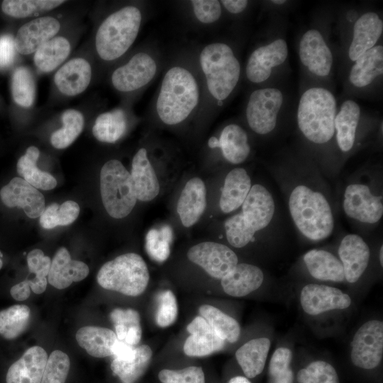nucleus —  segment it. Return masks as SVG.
<instances>
[{
  "label": "nucleus",
  "instance_id": "41",
  "mask_svg": "<svg viewBox=\"0 0 383 383\" xmlns=\"http://www.w3.org/2000/svg\"><path fill=\"white\" fill-rule=\"evenodd\" d=\"M62 126L50 136V143L56 149H65L71 145L82 133L84 126L83 113L75 109L65 110L61 115Z\"/></svg>",
  "mask_w": 383,
  "mask_h": 383
},
{
  "label": "nucleus",
  "instance_id": "35",
  "mask_svg": "<svg viewBox=\"0 0 383 383\" xmlns=\"http://www.w3.org/2000/svg\"><path fill=\"white\" fill-rule=\"evenodd\" d=\"M350 72V82L356 87L369 85L383 73V47L376 45L370 48L355 61Z\"/></svg>",
  "mask_w": 383,
  "mask_h": 383
},
{
  "label": "nucleus",
  "instance_id": "39",
  "mask_svg": "<svg viewBox=\"0 0 383 383\" xmlns=\"http://www.w3.org/2000/svg\"><path fill=\"white\" fill-rule=\"evenodd\" d=\"M118 340L135 346L140 340L142 331L138 312L133 309L116 308L110 313Z\"/></svg>",
  "mask_w": 383,
  "mask_h": 383
},
{
  "label": "nucleus",
  "instance_id": "59",
  "mask_svg": "<svg viewBox=\"0 0 383 383\" xmlns=\"http://www.w3.org/2000/svg\"><path fill=\"white\" fill-rule=\"evenodd\" d=\"M379 262L381 267H382L383 265V245L382 244L380 245L379 250Z\"/></svg>",
  "mask_w": 383,
  "mask_h": 383
},
{
  "label": "nucleus",
  "instance_id": "43",
  "mask_svg": "<svg viewBox=\"0 0 383 383\" xmlns=\"http://www.w3.org/2000/svg\"><path fill=\"white\" fill-rule=\"evenodd\" d=\"M11 94L14 102L25 109L30 108L36 96V83L30 70L19 66L11 76Z\"/></svg>",
  "mask_w": 383,
  "mask_h": 383
},
{
  "label": "nucleus",
  "instance_id": "8",
  "mask_svg": "<svg viewBox=\"0 0 383 383\" xmlns=\"http://www.w3.org/2000/svg\"><path fill=\"white\" fill-rule=\"evenodd\" d=\"M100 193L106 212L118 219L126 217L138 200L131 173L115 159L106 162L101 169Z\"/></svg>",
  "mask_w": 383,
  "mask_h": 383
},
{
  "label": "nucleus",
  "instance_id": "46",
  "mask_svg": "<svg viewBox=\"0 0 383 383\" xmlns=\"http://www.w3.org/2000/svg\"><path fill=\"white\" fill-rule=\"evenodd\" d=\"M172 240V231L169 226H164L160 230L151 229L145 237V250L152 259L162 262L170 255Z\"/></svg>",
  "mask_w": 383,
  "mask_h": 383
},
{
  "label": "nucleus",
  "instance_id": "28",
  "mask_svg": "<svg viewBox=\"0 0 383 383\" xmlns=\"http://www.w3.org/2000/svg\"><path fill=\"white\" fill-rule=\"evenodd\" d=\"M252 187L251 177L243 167H235L226 174L222 187L219 208L230 213L240 208Z\"/></svg>",
  "mask_w": 383,
  "mask_h": 383
},
{
  "label": "nucleus",
  "instance_id": "12",
  "mask_svg": "<svg viewBox=\"0 0 383 383\" xmlns=\"http://www.w3.org/2000/svg\"><path fill=\"white\" fill-rule=\"evenodd\" d=\"M240 209L243 223L255 236L272 225L277 208L272 193L265 185L254 184Z\"/></svg>",
  "mask_w": 383,
  "mask_h": 383
},
{
  "label": "nucleus",
  "instance_id": "34",
  "mask_svg": "<svg viewBox=\"0 0 383 383\" xmlns=\"http://www.w3.org/2000/svg\"><path fill=\"white\" fill-rule=\"evenodd\" d=\"M271 342L267 338L252 339L235 352V358L248 378L260 374L265 365Z\"/></svg>",
  "mask_w": 383,
  "mask_h": 383
},
{
  "label": "nucleus",
  "instance_id": "2",
  "mask_svg": "<svg viewBox=\"0 0 383 383\" xmlns=\"http://www.w3.org/2000/svg\"><path fill=\"white\" fill-rule=\"evenodd\" d=\"M201 94L194 73L184 65H174L162 79L155 103L156 115L165 125H179L196 111Z\"/></svg>",
  "mask_w": 383,
  "mask_h": 383
},
{
  "label": "nucleus",
  "instance_id": "31",
  "mask_svg": "<svg viewBox=\"0 0 383 383\" xmlns=\"http://www.w3.org/2000/svg\"><path fill=\"white\" fill-rule=\"evenodd\" d=\"M72 50V40L67 35L59 33L34 52L33 63L40 72H52L68 60Z\"/></svg>",
  "mask_w": 383,
  "mask_h": 383
},
{
  "label": "nucleus",
  "instance_id": "25",
  "mask_svg": "<svg viewBox=\"0 0 383 383\" xmlns=\"http://www.w3.org/2000/svg\"><path fill=\"white\" fill-rule=\"evenodd\" d=\"M131 176L138 200L150 201L158 195L160 184L145 148H140L134 155Z\"/></svg>",
  "mask_w": 383,
  "mask_h": 383
},
{
  "label": "nucleus",
  "instance_id": "57",
  "mask_svg": "<svg viewBox=\"0 0 383 383\" xmlns=\"http://www.w3.org/2000/svg\"><path fill=\"white\" fill-rule=\"evenodd\" d=\"M26 280L28 282L30 290L33 293L39 294L45 291L48 284L47 278L38 279L33 277L32 279H27Z\"/></svg>",
  "mask_w": 383,
  "mask_h": 383
},
{
  "label": "nucleus",
  "instance_id": "4",
  "mask_svg": "<svg viewBox=\"0 0 383 383\" xmlns=\"http://www.w3.org/2000/svg\"><path fill=\"white\" fill-rule=\"evenodd\" d=\"M143 21L140 8L125 5L107 15L98 26L94 40L97 57L104 62L121 58L131 48Z\"/></svg>",
  "mask_w": 383,
  "mask_h": 383
},
{
  "label": "nucleus",
  "instance_id": "49",
  "mask_svg": "<svg viewBox=\"0 0 383 383\" xmlns=\"http://www.w3.org/2000/svg\"><path fill=\"white\" fill-rule=\"evenodd\" d=\"M70 367L68 355L61 350H54L48 357L40 383H65Z\"/></svg>",
  "mask_w": 383,
  "mask_h": 383
},
{
  "label": "nucleus",
  "instance_id": "5",
  "mask_svg": "<svg viewBox=\"0 0 383 383\" xmlns=\"http://www.w3.org/2000/svg\"><path fill=\"white\" fill-rule=\"evenodd\" d=\"M336 101L326 89L313 87L301 96L297 124L304 138L315 145H324L335 135Z\"/></svg>",
  "mask_w": 383,
  "mask_h": 383
},
{
  "label": "nucleus",
  "instance_id": "26",
  "mask_svg": "<svg viewBox=\"0 0 383 383\" xmlns=\"http://www.w3.org/2000/svg\"><path fill=\"white\" fill-rule=\"evenodd\" d=\"M206 207V189L199 177L189 179L177 201V211L182 225L191 227L200 218Z\"/></svg>",
  "mask_w": 383,
  "mask_h": 383
},
{
  "label": "nucleus",
  "instance_id": "61",
  "mask_svg": "<svg viewBox=\"0 0 383 383\" xmlns=\"http://www.w3.org/2000/svg\"><path fill=\"white\" fill-rule=\"evenodd\" d=\"M3 255L1 252L0 251V270L1 269L3 266V261H2Z\"/></svg>",
  "mask_w": 383,
  "mask_h": 383
},
{
  "label": "nucleus",
  "instance_id": "50",
  "mask_svg": "<svg viewBox=\"0 0 383 383\" xmlns=\"http://www.w3.org/2000/svg\"><path fill=\"white\" fill-rule=\"evenodd\" d=\"M158 377L162 383H205L201 367L196 366L182 370L165 369L159 372Z\"/></svg>",
  "mask_w": 383,
  "mask_h": 383
},
{
  "label": "nucleus",
  "instance_id": "29",
  "mask_svg": "<svg viewBox=\"0 0 383 383\" xmlns=\"http://www.w3.org/2000/svg\"><path fill=\"white\" fill-rule=\"evenodd\" d=\"M263 280L264 274L260 267L248 263H238L231 272L221 279V283L227 294L240 297L257 290Z\"/></svg>",
  "mask_w": 383,
  "mask_h": 383
},
{
  "label": "nucleus",
  "instance_id": "56",
  "mask_svg": "<svg viewBox=\"0 0 383 383\" xmlns=\"http://www.w3.org/2000/svg\"><path fill=\"white\" fill-rule=\"evenodd\" d=\"M220 2L228 12L233 14L243 12L248 4L246 0H223Z\"/></svg>",
  "mask_w": 383,
  "mask_h": 383
},
{
  "label": "nucleus",
  "instance_id": "17",
  "mask_svg": "<svg viewBox=\"0 0 383 383\" xmlns=\"http://www.w3.org/2000/svg\"><path fill=\"white\" fill-rule=\"evenodd\" d=\"M0 198L4 205L22 209L30 218L40 217L45 209L43 194L21 177H14L3 187Z\"/></svg>",
  "mask_w": 383,
  "mask_h": 383
},
{
  "label": "nucleus",
  "instance_id": "36",
  "mask_svg": "<svg viewBox=\"0 0 383 383\" xmlns=\"http://www.w3.org/2000/svg\"><path fill=\"white\" fill-rule=\"evenodd\" d=\"M127 127L126 111L117 108L98 115L92 127V134L100 142L114 143L123 137Z\"/></svg>",
  "mask_w": 383,
  "mask_h": 383
},
{
  "label": "nucleus",
  "instance_id": "21",
  "mask_svg": "<svg viewBox=\"0 0 383 383\" xmlns=\"http://www.w3.org/2000/svg\"><path fill=\"white\" fill-rule=\"evenodd\" d=\"M208 145L212 149H220L223 158L233 165L244 162L251 152L247 132L236 123L226 126L219 137H211Z\"/></svg>",
  "mask_w": 383,
  "mask_h": 383
},
{
  "label": "nucleus",
  "instance_id": "3",
  "mask_svg": "<svg viewBox=\"0 0 383 383\" xmlns=\"http://www.w3.org/2000/svg\"><path fill=\"white\" fill-rule=\"evenodd\" d=\"M342 209L353 224L363 229L374 228L383 216L382 173H353L345 186Z\"/></svg>",
  "mask_w": 383,
  "mask_h": 383
},
{
  "label": "nucleus",
  "instance_id": "58",
  "mask_svg": "<svg viewBox=\"0 0 383 383\" xmlns=\"http://www.w3.org/2000/svg\"><path fill=\"white\" fill-rule=\"evenodd\" d=\"M228 383H251L250 380L243 376H236L231 378Z\"/></svg>",
  "mask_w": 383,
  "mask_h": 383
},
{
  "label": "nucleus",
  "instance_id": "19",
  "mask_svg": "<svg viewBox=\"0 0 383 383\" xmlns=\"http://www.w3.org/2000/svg\"><path fill=\"white\" fill-rule=\"evenodd\" d=\"M338 255L342 262L345 279L357 282L368 267L371 252L368 244L357 233L346 234L340 240Z\"/></svg>",
  "mask_w": 383,
  "mask_h": 383
},
{
  "label": "nucleus",
  "instance_id": "51",
  "mask_svg": "<svg viewBox=\"0 0 383 383\" xmlns=\"http://www.w3.org/2000/svg\"><path fill=\"white\" fill-rule=\"evenodd\" d=\"M178 306L174 294L170 290L161 292L158 296L156 323L160 327H167L176 320Z\"/></svg>",
  "mask_w": 383,
  "mask_h": 383
},
{
  "label": "nucleus",
  "instance_id": "47",
  "mask_svg": "<svg viewBox=\"0 0 383 383\" xmlns=\"http://www.w3.org/2000/svg\"><path fill=\"white\" fill-rule=\"evenodd\" d=\"M296 379L298 383H340L335 368L323 360L313 361L301 369Z\"/></svg>",
  "mask_w": 383,
  "mask_h": 383
},
{
  "label": "nucleus",
  "instance_id": "48",
  "mask_svg": "<svg viewBox=\"0 0 383 383\" xmlns=\"http://www.w3.org/2000/svg\"><path fill=\"white\" fill-rule=\"evenodd\" d=\"M292 351L280 347L274 352L269 365L271 383H293L294 374L290 368Z\"/></svg>",
  "mask_w": 383,
  "mask_h": 383
},
{
  "label": "nucleus",
  "instance_id": "27",
  "mask_svg": "<svg viewBox=\"0 0 383 383\" xmlns=\"http://www.w3.org/2000/svg\"><path fill=\"white\" fill-rule=\"evenodd\" d=\"M383 30V22L374 12L362 14L355 23L353 35L348 55L355 61L360 55L373 48Z\"/></svg>",
  "mask_w": 383,
  "mask_h": 383
},
{
  "label": "nucleus",
  "instance_id": "15",
  "mask_svg": "<svg viewBox=\"0 0 383 383\" xmlns=\"http://www.w3.org/2000/svg\"><path fill=\"white\" fill-rule=\"evenodd\" d=\"M92 77L93 68L89 59L77 55L68 59L55 70L53 83L62 95L74 97L89 87Z\"/></svg>",
  "mask_w": 383,
  "mask_h": 383
},
{
  "label": "nucleus",
  "instance_id": "60",
  "mask_svg": "<svg viewBox=\"0 0 383 383\" xmlns=\"http://www.w3.org/2000/svg\"><path fill=\"white\" fill-rule=\"evenodd\" d=\"M286 2V1L284 0H273L272 1V3L273 4H283Z\"/></svg>",
  "mask_w": 383,
  "mask_h": 383
},
{
  "label": "nucleus",
  "instance_id": "55",
  "mask_svg": "<svg viewBox=\"0 0 383 383\" xmlns=\"http://www.w3.org/2000/svg\"><path fill=\"white\" fill-rule=\"evenodd\" d=\"M10 294L15 300H26L30 294V288L28 281L26 279L13 286Z\"/></svg>",
  "mask_w": 383,
  "mask_h": 383
},
{
  "label": "nucleus",
  "instance_id": "33",
  "mask_svg": "<svg viewBox=\"0 0 383 383\" xmlns=\"http://www.w3.org/2000/svg\"><path fill=\"white\" fill-rule=\"evenodd\" d=\"M76 340L90 355L105 357L113 355L118 338L116 333L109 328L87 326L77 331Z\"/></svg>",
  "mask_w": 383,
  "mask_h": 383
},
{
  "label": "nucleus",
  "instance_id": "18",
  "mask_svg": "<svg viewBox=\"0 0 383 383\" xmlns=\"http://www.w3.org/2000/svg\"><path fill=\"white\" fill-rule=\"evenodd\" d=\"M288 56V46L284 39L279 38L259 47L250 55L246 67V77L253 83L267 80L274 67L282 64Z\"/></svg>",
  "mask_w": 383,
  "mask_h": 383
},
{
  "label": "nucleus",
  "instance_id": "37",
  "mask_svg": "<svg viewBox=\"0 0 383 383\" xmlns=\"http://www.w3.org/2000/svg\"><path fill=\"white\" fill-rule=\"evenodd\" d=\"M152 355V350L147 345L135 347L130 357L123 360L113 358L111 370L122 383H135L146 370Z\"/></svg>",
  "mask_w": 383,
  "mask_h": 383
},
{
  "label": "nucleus",
  "instance_id": "22",
  "mask_svg": "<svg viewBox=\"0 0 383 383\" xmlns=\"http://www.w3.org/2000/svg\"><path fill=\"white\" fill-rule=\"evenodd\" d=\"M89 269L84 262L72 260L67 248L62 247L55 254L48 275V283L58 289H63L73 282L84 279Z\"/></svg>",
  "mask_w": 383,
  "mask_h": 383
},
{
  "label": "nucleus",
  "instance_id": "54",
  "mask_svg": "<svg viewBox=\"0 0 383 383\" xmlns=\"http://www.w3.org/2000/svg\"><path fill=\"white\" fill-rule=\"evenodd\" d=\"M16 52L13 37L9 34L0 36V70L13 64Z\"/></svg>",
  "mask_w": 383,
  "mask_h": 383
},
{
  "label": "nucleus",
  "instance_id": "38",
  "mask_svg": "<svg viewBox=\"0 0 383 383\" xmlns=\"http://www.w3.org/2000/svg\"><path fill=\"white\" fill-rule=\"evenodd\" d=\"M39 156V149L34 145L29 146L17 162V172L21 178L36 189L51 190L56 187L57 181L52 174L38 167Z\"/></svg>",
  "mask_w": 383,
  "mask_h": 383
},
{
  "label": "nucleus",
  "instance_id": "42",
  "mask_svg": "<svg viewBox=\"0 0 383 383\" xmlns=\"http://www.w3.org/2000/svg\"><path fill=\"white\" fill-rule=\"evenodd\" d=\"M199 311L223 340L229 343H235L238 340L240 327L235 319L211 305L201 306Z\"/></svg>",
  "mask_w": 383,
  "mask_h": 383
},
{
  "label": "nucleus",
  "instance_id": "30",
  "mask_svg": "<svg viewBox=\"0 0 383 383\" xmlns=\"http://www.w3.org/2000/svg\"><path fill=\"white\" fill-rule=\"evenodd\" d=\"M309 274L321 281L343 282L344 270L339 257L323 249H311L303 255Z\"/></svg>",
  "mask_w": 383,
  "mask_h": 383
},
{
  "label": "nucleus",
  "instance_id": "32",
  "mask_svg": "<svg viewBox=\"0 0 383 383\" xmlns=\"http://www.w3.org/2000/svg\"><path fill=\"white\" fill-rule=\"evenodd\" d=\"M360 117L359 105L351 99L345 100L335 118V135L339 150L347 153L354 147Z\"/></svg>",
  "mask_w": 383,
  "mask_h": 383
},
{
  "label": "nucleus",
  "instance_id": "52",
  "mask_svg": "<svg viewBox=\"0 0 383 383\" xmlns=\"http://www.w3.org/2000/svg\"><path fill=\"white\" fill-rule=\"evenodd\" d=\"M195 18L203 24H212L221 16L222 6L217 0H193L190 1Z\"/></svg>",
  "mask_w": 383,
  "mask_h": 383
},
{
  "label": "nucleus",
  "instance_id": "11",
  "mask_svg": "<svg viewBox=\"0 0 383 383\" xmlns=\"http://www.w3.org/2000/svg\"><path fill=\"white\" fill-rule=\"evenodd\" d=\"M383 356V323L371 320L356 331L352 342L350 358L354 365L365 370L377 367Z\"/></svg>",
  "mask_w": 383,
  "mask_h": 383
},
{
  "label": "nucleus",
  "instance_id": "16",
  "mask_svg": "<svg viewBox=\"0 0 383 383\" xmlns=\"http://www.w3.org/2000/svg\"><path fill=\"white\" fill-rule=\"evenodd\" d=\"M300 303L306 313L315 316L331 310L345 309L350 305L351 299L336 287L311 283L302 288Z\"/></svg>",
  "mask_w": 383,
  "mask_h": 383
},
{
  "label": "nucleus",
  "instance_id": "9",
  "mask_svg": "<svg viewBox=\"0 0 383 383\" xmlns=\"http://www.w3.org/2000/svg\"><path fill=\"white\" fill-rule=\"evenodd\" d=\"M157 70L155 57L146 51H140L113 70L111 84L120 93H133L151 82Z\"/></svg>",
  "mask_w": 383,
  "mask_h": 383
},
{
  "label": "nucleus",
  "instance_id": "45",
  "mask_svg": "<svg viewBox=\"0 0 383 383\" xmlns=\"http://www.w3.org/2000/svg\"><path fill=\"white\" fill-rule=\"evenodd\" d=\"M79 211V204L72 200L66 201L60 205L52 203L45 207L40 216L39 223L45 229L68 226L77 219Z\"/></svg>",
  "mask_w": 383,
  "mask_h": 383
},
{
  "label": "nucleus",
  "instance_id": "24",
  "mask_svg": "<svg viewBox=\"0 0 383 383\" xmlns=\"http://www.w3.org/2000/svg\"><path fill=\"white\" fill-rule=\"evenodd\" d=\"M48 355L41 347L33 346L9 368L6 383H40Z\"/></svg>",
  "mask_w": 383,
  "mask_h": 383
},
{
  "label": "nucleus",
  "instance_id": "7",
  "mask_svg": "<svg viewBox=\"0 0 383 383\" xmlns=\"http://www.w3.org/2000/svg\"><path fill=\"white\" fill-rule=\"evenodd\" d=\"M150 279L147 265L137 253L121 255L106 262L99 270L96 279L105 289L137 296L146 289Z\"/></svg>",
  "mask_w": 383,
  "mask_h": 383
},
{
  "label": "nucleus",
  "instance_id": "1",
  "mask_svg": "<svg viewBox=\"0 0 383 383\" xmlns=\"http://www.w3.org/2000/svg\"><path fill=\"white\" fill-rule=\"evenodd\" d=\"M272 175L284 195L292 223L311 242L329 238L335 226V204L329 186L317 169L277 168Z\"/></svg>",
  "mask_w": 383,
  "mask_h": 383
},
{
  "label": "nucleus",
  "instance_id": "44",
  "mask_svg": "<svg viewBox=\"0 0 383 383\" xmlns=\"http://www.w3.org/2000/svg\"><path fill=\"white\" fill-rule=\"evenodd\" d=\"M30 318L29 307L13 305L0 311V335L7 340L18 337L27 328Z\"/></svg>",
  "mask_w": 383,
  "mask_h": 383
},
{
  "label": "nucleus",
  "instance_id": "6",
  "mask_svg": "<svg viewBox=\"0 0 383 383\" xmlns=\"http://www.w3.org/2000/svg\"><path fill=\"white\" fill-rule=\"evenodd\" d=\"M208 95L218 104L228 98L237 86L240 65L226 43L214 42L205 45L199 55Z\"/></svg>",
  "mask_w": 383,
  "mask_h": 383
},
{
  "label": "nucleus",
  "instance_id": "23",
  "mask_svg": "<svg viewBox=\"0 0 383 383\" xmlns=\"http://www.w3.org/2000/svg\"><path fill=\"white\" fill-rule=\"evenodd\" d=\"M190 335L184 344V352L188 356L202 357L221 350L223 340L201 316L195 317L187 326Z\"/></svg>",
  "mask_w": 383,
  "mask_h": 383
},
{
  "label": "nucleus",
  "instance_id": "13",
  "mask_svg": "<svg viewBox=\"0 0 383 383\" xmlns=\"http://www.w3.org/2000/svg\"><path fill=\"white\" fill-rule=\"evenodd\" d=\"M187 257L218 279L231 272L238 263L237 255L232 249L216 242H202L192 246L187 252Z\"/></svg>",
  "mask_w": 383,
  "mask_h": 383
},
{
  "label": "nucleus",
  "instance_id": "53",
  "mask_svg": "<svg viewBox=\"0 0 383 383\" xmlns=\"http://www.w3.org/2000/svg\"><path fill=\"white\" fill-rule=\"evenodd\" d=\"M27 264L29 272L35 274V278H47L51 260L48 256H45L41 250L34 249L30 251L27 255Z\"/></svg>",
  "mask_w": 383,
  "mask_h": 383
},
{
  "label": "nucleus",
  "instance_id": "14",
  "mask_svg": "<svg viewBox=\"0 0 383 383\" xmlns=\"http://www.w3.org/2000/svg\"><path fill=\"white\" fill-rule=\"evenodd\" d=\"M61 21L56 17L43 15L31 18L17 30L14 45L18 53L33 55L45 43L60 33Z\"/></svg>",
  "mask_w": 383,
  "mask_h": 383
},
{
  "label": "nucleus",
  "instance_id": "10",
  "mask_svg": "<svg viewBox=\"0 0 383 383\" xmlns=\"http://www.w3.org/2000/svg\"><path fill=\"white\" fill-rule=\"evenodd\" d=\"M283 101V94L278 89L267 87L253 91L249 96L245 111L250 128L259 135L272 132L277 126Z\"/></svg>",
  "mask_w": 383,
  "mask_h": 383
},
{
  "label": "nucleus",
  "instance_id": "20",
  "mask_svg": "<svg viewBox=\"0 0 383 383\" xmlns=\"http://www.w3.org/2000/svg\"><path fill=\"white\" fill-rule=\"evenodd\" d=\"M299 57L302 64L313 74L327 76L333 65V55L321 33L316 30H307L299 43Z\"/></svg>",
  "mask_w": 383,
  "mask_h": 383
},
{
  "label": "nucleus",
  "instance_id": "40",
  "mask_svg": "<svg viewBox=\"0 0 383 383\" xmlns=\"http://www.w3.org/2000/svg\"><path fill=\"white\" fill-rule=\"evenodd\" d=\"M66 3L61 0H4L2 11L16 18H36Z\"/></svg>",
  "mask_w": 383,
  "mask_h": 383
}]
</instances>
